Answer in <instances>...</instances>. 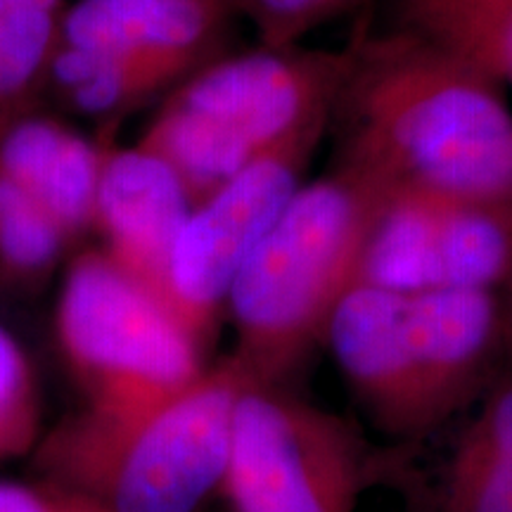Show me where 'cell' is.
<instances>
[{
    "mask_svg": "<svg viewBox=\"0 0 512 512\" xmlns=\"http://www.w3.org/2000/svg\"><path fill=\"white\" fill-rule=\"evenodd\" d=\"M392 190L351 166L299 185L228 292L233 358L249 382H278L358 283L368 238Z\"/></svg>",
    "mask_w": 512,
    "mask_h": 512,
    "instance_id": "3957f363",
    "label": "cell"
},
{
    "mask_svg": "<svg viewBox=\"0 0 512 512\" xmlns=\"http://www.w3.org/2000/svg\"><path fill=\"white\" fill-rule=\"evenodd\" d=\"M505 287V294H508V304L503 306L505 311V337H508V342H512V271L508 275V280L503 283Z\"/></svg>",
    "mask_w": 512,
    "mask_h": 512,
    "instance_id": "ffe728a7",
    "label": "cell"
},
{
    "mask_svg": "<svg viewBox=\"0 0 512 512\" xmlns=\"http://www.w3.org/2000/svg\"><path fill=\"white\" fill-rule=\"evenodd\" d=\"M349 64L351 46L226 57L190 76L138 145L174 166L197 204L268 152L320 143Z\"/></svg>",
    "mask_w": 512,
    "mask_h": 512,
    "instance_id": "277c9868",
    "label": "cell"
},
{
    "mask_svg": "<svg viewBox=\"0 0 512 512\" xmlns=\"http://www.w3.org/2000/svg\"><path fill=\"white\" fill-rule=\"evenodd\" d=\"M55 323L62 354L88 396L79 420L88 430H124L204 373L202 344L107 252H83L69 266Z\"/></svg>",
    "mask_w": 512,
    "mask_h": 512,
    "instance_id": "5b68a950",
    "label": "cell"
},
{
    "mask_svg": "<svg viewBox=\"0 0 512 512\" xmlns=\"http://www.w3.org/2000/svg\"><path fill=\"white\" fill-rule=\"evenodd\" d=\"M60 0H0V15H10V12H27V10H41V12H55Z\"/></svg>",
    "mask_w": 512,
    "mask_h": 512,
    "instance_id": "d6986e66",
    "label": "cell"
},
{
    "mask_svg": "<svg viewBox=\"0 0 512 512\" xmlns=\"http://www.w3.org/2000/svg\"><path fill=\"white\" fill-rule=\"evenodd\" d=\"M361 456L342 420L247 382L230 427L221 491L233 512H356Z\"/></svg>",
    "mask_w": 512,
    "mask_h": 512,
    "instance_id": "52a82bcc",
    "label": "cell"
},
{
    "mask_svg": "<svg viewBox=\"0 0 512 512\" xmlns=\"http://www.w3.org/2000/svg\"><path fill=\"white\" fill-rule=\"evenodd\" d=\"M0 512H105V508L64 486L0 482Z\"/></svg>",
    "mask_w": 512,
    "mask_h": 512,
    "instance_id": "ac0fdd59",
    "label": "cell"
},
{
    "mask_svg": "<svg viewBox=\"0 0 512 512\" xmlns=\"http://www.w3.org/2000/svg\"><path fill=\"white\" fill-rule=\"evenodd\" d=\"M233 0H79L62 46L145 64L176 81L214 46Z\"/></svg>",
    "mask_w": 512,
    "mask_h": 512,
    "instance_id": "30bf717a",
    "label": "cell"
},
{
    "mask_svg": "<svg viewBox=\"0 0 512 512\" xmlns=\"http://www.w3.org/2000/svg\"><path fill=\"white\" fill-rule=\"evenodd\" d=\"M38 432L34 370L17 339L0 325V460L19 456Z\"/></svg>",
    "mask_w": 512,
    "mask_h": 512,
    "instance_id": "2e32d148",
    "label": "cell"
},
{
    "mask_svg": "<svg viewBox=\"0 0 512 512\" xmlns=\"http://www.w3.org/2000/svg\"><path fill=\"white\" fill-rule=\"evenodd\" d=\"M57 50L55 12L0 15V107L19 100L50 67Z\"/></svg>",
    "mask_w": 512,
    "mask_h": 512,
    "instance_id": "9a60e30c",
    "label": "cell"
},
{
    "mask_svg": "<svg viewBox=\"0 0 512 512\" xmlns=\"http://www.w3.org/2000/svg\"><path fill=\"white\" fill-rule=\"evenodd\" d=\"M318 143H294L254 159L190 209L171 247L164 299L204 342L249 254L302 185Z\"/></svg>",
    "mask_w": 512,
    "mask_h": 512,
    "instance_id": "ba28073f",
    "label": "cell"
},
{
    "mask_svg": "<svg viewBox=\"0 0 512 512\" xmlns=\"http://www.w3.org/2000/svg\"><path fill=\"white\" fill-rule=\"evenodd\" d=\"M247 382L230 356L124 430L76 422L50 456L69 482L64 489L93 498L105 512H195L221 489L233 411Z\"/></svg>",
    "mask_w": 512,
    "mask_h": 512,
    "instance_id": "8992f818",
    "label": "cell"
},
{
    "mask_svg": "<svg viewBox=\"0 0 512 512\" xmlns=\"http://www.w3.org/2000/svg\"><path fill=\"white\" fill-rule=\"evenodd\" d=\"M192 207L181 176L155 152H105L93 226L105 235V252L162 299L171 247Z\"/></svg>",
    "mask_w": 512,
    "mask_h": 512,
    "instance_id": "9c48e42d",
    "label": "cell"
},
{
    "mask_svg": "<svg viewBox=\"0 0 512 512\" xmlns=\"http://www.w3.org/2000/svg\"><path fill=\"white\" fill-rule=\"evenodd\" d=\"M401 29L512 88V0H394Z\"/></svg>",
    "mask_w": 512,
    "mask_h": 512,
    "instance_id": "4fadbf2b",
    "label": "cell"
},
{
    "mask_svg": "<svg viewBox=\"0 0 512 512\" xmlns=\"http://www.w3.org/2000/svg\"><path fill=\"white\" fill-rule=\"evenodd\" d=\"M505 311L494 290L392 292L356 283L332 311L328 339L339 370L387 432L420 437L482 387Z\"/></svg>",
    "mask_w": 512,
    "mask_h": 512,
    "instance_id": "7a4b0ae2",
    "label": "cell"
},
{
    "mask_svg": "<svg viewBox=\"0 0 512 512\" xmlns=\"http://www.w3.org/2000/svg\"><path fill=\"white\" fill-rule=\"evenodd\" d=\"M69 240L34 197L0 176V283H34L55 266Z\"/></svg>",
    "mask_w": 512,
    "mask_h": 512,
    "instance_id": "5bb4252c",
    "label": "cell"
},
{
    "mask_svg": "<svg viewBox=\"0 0 512 512\" xmlns=\"http://www.w3.org/2000/svg\"><path fill=\"white\" fill-rule=\"evenodd\" d=\"M437 512H512V366L460 432Z\"/></svg>",
    "mask_w": 512,
    "mask_h": 512,
    "instance_id": "7c38bea8",
    "label": "cell"
},
{
    "mask_svg": "<svg viewBox=\"0 0 512 512\" xmlns=\"http://www.w3.org/2000/svg\"><path fill=\"white\" fill-rule=\"evenodd\" d=\"M105 150L53 119H24L0 140V176L19 185L69 238L93 226Z\"/></svg>",
    "mask_w": 512,
    "mask_h": 512,
    "instance_id": "8fae6325",
    "label": "cell"
},
{
    "mask_svg": "<svg viewBox=\"0 0 512 512\" xmlns=\"http://www.w3.org/2000/svg\"><path fill=\"white\" fill-rule=\"evenodd\" d=\"M252 19L261 46L292 48L309 31L356 8L363 0H233Z\"/></svg>",
    "mask_w": 512,
    "mask_h": 512,
    "instance_id": "e0dca14e",
    "label": "cell"
},
{
    "mask_svg": "<svg viewBox=\"0 0 512 512\" xmlns=\"http://www.w3.org/2000/svg\"><path fill=\"white\" fill-rule=\"evenodd\" d=\"M332 117L339 164L389 190L512 207V110L503 88L408 31L358 38Z\"/></svg>",
    "mask_w": 512,
    "mask_h": 512,
    "instance_id": "6da1fadb",
    "label": "cell"
}]
</instances>
